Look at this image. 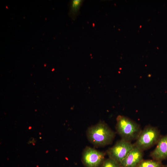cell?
<instances>
[{"label":"cell","instance_id":"3","mask_svg":"<svg viewBox=\"0 0 167 167\" xmlns=\"http://www.w3.org/2000/svg\"><path fill=\"white\" fill-rule=\"evenodd\" d=\"M160 133L157 128L151 126L146 127L142 130L134 146L143 151L157 143Z\"/></svg>","mask_w":167,"mask_h":167},{"label":"cell","instance_id":"14","mask_svg":"<svg viewBox=\"0 0 167 167\" xmlns=\"http://www.w3.org/2000/svg\"><path fill=\"white\" fill-rule=\"evenodd\" d=\"M40 134H41V133L40 132Z\"/></svg>","mask_w":167,"mask_h":167},{"label":"cell","instance_id":"4","mask_svg":"<svg viewBox=\"0 0 167 167\" xmlns=\"http://www.w3.org/2000/svg\"><path fill=\"white\" fill-rule=\"evenodd\" d=\"M134 147L130 141L122 139L109 149L107 153L110 158L120 165Z\"/></svg>","mask_w":167,"mask_h":167},{"label":"cell","instance_id":"13","mask_svg":"<svg viewBox=\"0 0 167 167\" xmlns=\"http://www.w3.org/2000/svg\"><path fill=\"white\" fill-rule=\"evenodd\" d=\"M166 167H167V165L166 166Z\"/></svg>","mask_w":167,"mask_h":167},{"label":"cell","instance_id":"5","mask_svg":"<svg viewBox=\"0 0 167 167\" xmlns=\"http://www.w3.org/2000/svg\"><path fill=\"white\" fill-rule=\"evenodd\" d=\"M104 152L92 148L87 147L82 155V161L86 167H98L104 161Z\"/></svg>","mask_w":167,"mask_h":167},{"label":"cell","instance_id":"9","mask_svg":"<svg viewBox=\"0 0 167 167\" xmlns=\"http://www.w3.org/2000/svg\"><path fill=\"white\" fill-rule=\"evenodd\" d=\"M161 161L155 160H142L136 167H162Z\"/></svg>","mask_w":167,"mask_h":167},{"label":"cell","instance_id":"7","mask_svg":"<svg viewBox=\"0 0 167 167\" xmlns=\"http://www.w3.org/2000/svg\"><path fill=\"white\" fill-rule=\"evenodd\" d=\"M151 156L154 160L159 161L167 158V135L160 139Z\"/></svg>","mask_w":167,"mask_h":167},{"label":"cell","instance_id":"12","mask_svg":"<svg viewBox=\"0 0 167 167\" xmlns=\"http://www.w3.org/2000/svg\"><path fill=\"white\" fill-rule=\"evenodd\" d=\"M48 152V151H47L46 152V153H47Z\"/></svg>","mask_w":167,"mask_h":167},{"label":"cell","instance_id":"1","mask_svg":"<svg viewBox=\"0 0 167 167\" xmlns=\"http://www.w3.org/2000/svg\"><path fill=\"white\" fill-rule=\"evenodd\" d=\"M87 136L89 141L95 146H103L113 141L114 132L105 122H100L88 129Z\"/></svg>","mask_w":167,"mask_h":167},{"label":"cell","instance_id":"11","mask_svg":"<svg viewBox=\"0 0 167 167\" xmlns=\"http://www.w3.org/2000/svg\"><path fill=\"white\" fill-rule=\"evenodd\" d=\"M28 128H29V129H30L31 128V127H30H30H29Z\"/></svg>","mask_w":167,"mask_h":167},{"label":"cell","instance_id":"2","mask_svg":"<svg viewBox=\"0 0 167 167\" xmlns=\"http://www.w3.org/2000/svg\"><path fill=\"white\" fill-rule=\"evenodd\" d=\"M116 129L122 139L129 141L136 139L142 131L137 123L122 115L117 118Z\"/></svg>","mask_w":167,"mask_h":167},{"label":"cell","instance_id":"8","mask_svg":"<svg viewBox=\"0 0 167 167\" xmlns=\"http://www.w3.org/2000/svg\"><path fill=\"white\" fill-rule=\"evenodd\" d=\"M83 1L81 0H73L70 4V14L73 19L76 18L79 13L80 8Z\"/></svg>","mask_w":167,"mask_h":167},{"label":"cell","instance_id":"6","mask_svg":"<svg viewBox=\"0 0 167 167\" xmlns=\"http://www.w3.org/2000/svg\"><path fill=\"white\" fill-rule=\"evenodd\" d=\"M142 151L134 146L120 165L122 167H136L142 160Z\"/></svg>","mask_w":167,"mask_h":167},{"label":"cell","instance_id":"10","mask_svg":"<svg viewBox=\"0 0 167 167\" xmlns=\"http://www.w3.org/2000/svg\"><path fill=\"white\" fill-rule=\"evenodd\" d=\"M120 165L117 162L109 158L103 162L101 167H119Z\"/></svg>","mask_w":167,"mask_h":167}]
</instances>
